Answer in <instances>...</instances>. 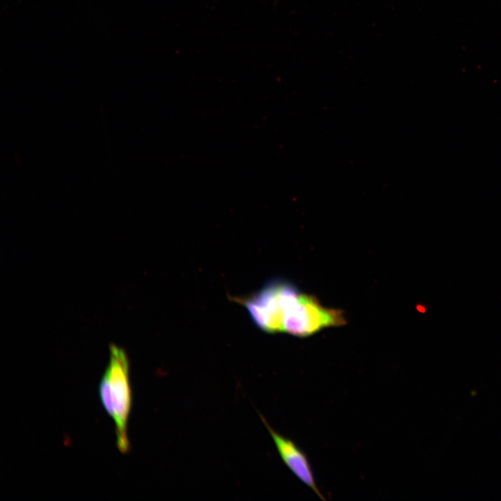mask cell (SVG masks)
I'll list each match as a JSON object with an SVG mask.
<instances>
[{"label":"cell","mask_w":501,"mask_h":501,"mask_svg":"<svg viewBox=\"0 0 501 501\" xmlns=\"http://www.w3.org/2000/svg\"><path fill=\"white\" fill-rule=\"evenodd\" d=\"M99 392L104 408L114 420L117 447L122 453H127L130 449L127 423L132 401L129 361L125 349L114 344L109 345V361Z\"/></svg>","instance_id":"obj_1"},{"label":"cell","mask_w":501,"mask_h":501,"mask_svg":"<svg viewBox=\"0 0 501 501\" xmlns=\"http://www.w3.org/2000/svg\"><path fill=\"white\" fill-rule=\"evenodd\" d=\"M300 293L294 284L277 278L268 281L250 296L234 299L244 305L257 327L276 333L283 332L288 308Z\"/></svg>","instance_id":"obj_2"},{"label":"cell","mask_w":501,"mask_h":501,"mask_svg":"<svg viewBox=\"0 0 501 501\" xmlns=\"http://www.w3.org/2000/svg\"><path fill=\"white\" fill-rule=\"evenodd\" d=\"M342 311L326 308L313 296L300 293L285 315L284 333L297 337H308L320 330L344 325Z\"/></svg>","instance_id":"obj_3"},{"label":"cell","mask_w":501,"mask_h":501,"mask_svg":"<svg viewBox=\"0 0 501 501\" xmlns=\"http://www.w3.org/2000/svg\"><path fill=\"white\" fill-rule=\"evenodd\" d=\"M261 419L272 437L280 458L291 471L321 499L325 498L317 486L313 471L305 454L292 440L275 431L264 418Z\"/></svg>","instance_id":"obj_4"},{"label":"cell","mask_w":501,"mask_h":501,"mask_svg":"<svg viewBox=\"0 0 501 501\" xmlns=\"http://www.w3.org/2000/svg\"><path fill=\"white\" fill-rule=\"evenodd\" d=\"M419 310H420V311H423V312L424 311V309L423 308H422V307H420V308H419Z\"/></svg>","instance_id":"obj_5"}]
</instances>
